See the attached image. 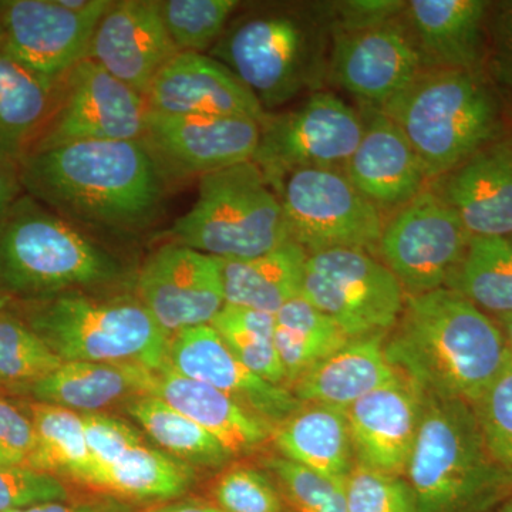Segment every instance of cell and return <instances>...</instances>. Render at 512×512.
Listing matches in <instances>:
<instances>
[{
    "mask_svg": "<svg viewBox=\"0 0 512 512\" xmlns=\"http://www.w3.org/2000/svg\"><path fill=\"white\" fill-rule=\"evenodd\" d=\"M23 191L60 217L111 231L157 220L168 177L144 140L80 141L20 160Z\"/></svg>",
    "mask_w": 512,
    "mask_h": 512,
    "instance_id": "6da1fadb",
    "label": "cell"
},
{
    "mask_svg": "<svg viewBox=\"0 0 512 512\" xmlns=\"http://www.w3.org/2000/svg\"><path fill=\"white\" fill-rule=\"evenodd\" d=\"M387 360L420 392L476 404L511 356L500 326L448 288L406 296L384 340Z\"/></svg>",
    "mask_w": 512,
    "mask_h": 512,
    "instance_id": "7a4b0ae2",
    "label": "cell"
},
{
    "mask_svg": "<svg viewBox=\"0 0 512 512\" xmlns=\"http://www.w3.org/2000/svg\"><path fill=\"white\" fill-rule=\"evenodd\" d=\"M423 394L404 478L417 512H490L512 495V473L494 460L473 406Z\"/></svg>",
    "mask_w": 512,
    "mask_h": 512,
    "instance_id": "3957f363",
    "label": "cell"
},
{
    "mask_svg": "<svg viewBox=\"0 0 512 512\" xmlns=\"http://www.w3.org/2000/svg\"><path fill=\"white\" fill-rule=\"evenodd\" d=\"M332 30V5L251 13L225 29L210 56L227 66L266 111L299 94L319 92L329 79Z\"/></svg>",
    "mask_w": 512,
    "mask_h": 512,
    "instance_id": "277c9868",
    "label": "cell"
},
{
    "mask_svg": "<svg viewBox=\"0 0 512 512\" xmlns=\"http://www.w3.org/2000/svg\"><path fill=\"white\" fill-rule=\"evenodd\" d=\"M123 275L116 256L28 194L0 218V295L42 301L111 285Z\"/></svg>",
    "mask_w": 512,
    "mask_h": 512,
    "instance_id": "5b68a950",
    "label": "cell"
},
{
    "mask_svg": "<svg viewBox=\"0 0 512 512\" xmlns=\"http://www.w3.org/2000/svg\"><path fill=\"white\" fill-rule=\"evenodd\" d=\"M410 141L430 181L498 138L497 101L483 74L427 69L382 107Z\"/></svg>",
    "mask_w": 512,
    "mask_h": 512,
    "instance_id": "8992f818",
    "label": "cell"
},
{
    "mask_svg": "<svg viewBox=\"0 0 512 512\" xmlns=\"http://www.w3.org/2000/svg\"><path fill=\"white\" fill-rule=\"evenodd\" d=\"M22 319L63 362L114 363L160 370L170 336L138 298L63 293L28 302Z\"/></svg>",
    "mask_w": 512,
    "mask_h": 512,
    "instance_id": "52a82bcc",
    "label": "cell"
},
{
    "mask_svg": "<svg viewBox=\"0 0 512 512\" xmlns=\"http://www.w3.org/2000/svg\"><path fill=\"white\" fill-rule=\"evenodd\" d=\"M170 235L221 261H248L292 241L281 201L254 161L201 177L197 201Z\"/></svg>",
    "mask_w": 512,
    "mask_h": 512,
    "instance_id": "ba28073f",
    "label": "cell"
},
{
    "mask_svg": "<svg viewBox=\"0 0 512 512\" xmlns=\"http://www.w3.org/2000/svg\"><path fill=\"white\" fill-rule=\"evenodd\" d=\"M269 184L281 201L292 241L308 254L339 248L377 254L386 217L343 168H299Z\"/></svg>",
    "mask_w": 512,
    "mask_h": 512,
    "instance_id": "9c48e42d",
    "label": "cell"
},
{
    "mask_svg": "<svg viewBox=\"0 0 512 512\" xmlns=\"http://www.w3.org/2000/svg\"><path fill=\"white\" fill-rule=\"evenodd\" d=\"M302 296L350 339L389 332L406 301L402 285L376 255L350 248L308 254Z\"/></svg>",
    "mask_w": 512,
    "mask_h": 512,
    "instance_id": "30bf717a",
    "label": "cell"
},
{
    "mask_svg": "<svg viewBox=\"0 0 512 512\" xmlns=\"http://www.w3.org/2000/svg\"><path fill=\"white\" fill-rule=\"evenodd\" d=\"M471 237L457 212L427 187L386 218L377 255L406 296L421 295L446 288Z\"/></svg>",
    "mask_w": 512,
    "mask_h": 512,
    "instance_id": "8fae6325",
    "label": "cell"
},
{
    "mask_svg": "<svg viewBox=\"0 0 512 512\" xmlns=\"http://www.w3.org/2000/svg\"><path fill=\"white\" fill-rule=\"evenodd\" d=\"M147 121L143 94L84 59L57 84L52 114L30 153L80 141L143 140Z\"/></svg>",
    "mask_w": 512,
    "mask_h": 512,
    "instance_id": "7c38bea8",
    "label": "cell"
},
{
    "mask_svg": "<svg viewBox=\"0 0 512 512\" xmlns=\"http://www.w3.org/2000/svg\"><path fill=\"white\" fill-rule=\"evenodd\" d=\"M363 133L362 111L319 90L301 107L261 123L254 163L269 183L299 168H343Z\"/></svg>",
    "mask_w": 512,
    "mask_h": 512,
    "instance_id": "4fadbf2b",
    "label": "cell"
},
{
    "mask_svg": "<svg viewBox=\"0 0 512 512\" xmlns=\"http://www.w3.org/2000/svg\"><path fill=\"white\" fill-rule=\"evenodd\" d=\"M400 13L375 22L333 20L329 80L363 107L382 109L427 70Z\"/></svg>",
    "mask_w": 512,
    "mask_h": 512,
    "instance_id": "5bb4252c",
    "label": "cell"
},
{
    "mask_svg": "<svg viewBox=\"0 0 512 512\" xmlns=\"http://www.w3.org/2000/svg\"><path fill=\"white\" fill-rule=\"evenodd\" d=\"M111 3L94 0L89 9L74 12L57 0H0V46L33 72L59 83L87 59Z\"/></svg>",
    "mask_w": 512,
    "mask_h": 512,
    "instance_id": "9a60e30c",
    "label": "cell"
},
{
    "mask_svg": "<svg viewBox=\"0 0 512 512\" xmlns=\"http://www.w3.org/2000/svg\"><path fill=\"white\" fill-rule=\"evenodd\" d=\"M136 291L170 338L211 325L225 305L221 259L175 242L165 245L138 272Z\"/></svg>",
    "mask_w": 512,
    "mask_h": 512,
    "instance_id": "2e32d148",
    "label": "cell"
},
{
    "mask_svg": "<svg viewBox=\"0 0 512 512\" xmlns=\"http://www.w3.org/2000/svg\"><path fill=\"white\" fill-rule=\"evenodd\" d=\"M143 140L168 178H201L254 160L261 123L248 117L167 116L148 111Z\"/></svg>",
    "mask_w": 512,
    "mask_h": 512,
    "instance_id": "e0dca14e",
    "label": "cell"
},
{
    "mask_svg": "<svg viewBox=\"0 0 512 512\" xmlns=\"http://www.w3.org/2000/svg\"><path fill=\"white\" fill-rule=\"evenodd\" d=\"M167 363L180 375L228 394L272 426L303 404L288 387L266 382L248 369L211 325L181 330L174 335L168 346Z\"/></svg>",
    "mask_w": 512,
    "mask_h": 512,
    "instance_id": "ac0fdd59",
    "label": "cell"
},
{
    "mask_svg": "<svg viewBox=\"0 0 512 512\" xmlns=\"http://www.w3.org/2000/svg\"><path fill=\"white\" fill-rule=\"evenodd\" d=\"M178 53L158 2L121 0L101 18L87 59L146 97L157 74Z\"/></svg>",
    "mask_w": 512,
    "mask_h": 512,
    "instance_id": "d6986e66",
    "label": "cell"
},
{
    "mask_svg": "<svg viewBox=\"0 0 512 512\" xmlns=\"http://www.w3.org/2000/svg\"><path fill=\"white\" fill-rule=\"evenodd\" d=\"M148 111L167 116L268 117L254 93L227 66L205 53L173 57L148 89Z\"/></svg>",
    "mask_w": 512,
    "mask_h": 512,
    "instance_id": "ffe728a7",
    "label": "cell"
},
{
    "mask_svg": "<svg viewBox=\"0 0 512 512\" xmlns=\"http://www.w3.org/2000/svg\"><path fill=\"white\" fill-rule=\"evenodd\" d=\"M421 410L423 394L400 373L349 406L346 417L356 463L404 477L419 431Z\"/></svg>",
    "mask_w": 512,
    "mask_h": 512,
    "instance_id": "44dd1931",
    "label": "cell"
},
{
    "mask_svg": "<svg viewBox=\"0 0 512 512\" xmlns=\"http://www.w3.org/2000/svg\"><path fill=\"white\" fill-rule=\"evenodd\" d=\"M362 109V137L343 171L383 214H393L426 190L430 180L400 127L382 110Z\"/></svg>",
    "mask_w": 512,
    "mask_h": 512,
    "instance_id": "7402d4cb",
    "label": "cell"
},
{
    "mask_svg": "<svg viewBox=\"0 0 512 512\" xmlns=\"http://www.w3.org/2000/svg\"><path fill=\"white\" fill-rule=\"evenodd\" d=\"M430 190L457 212L473 237H512V137L495 138Z\"/></svg>",
    "mask_w": 512,
    "mask_h": 512,
    "instance_id": "603a6c76",
    "label": "cell"
},
{
    "mask_svg": "<svg viewBox=\"0 0 512 512\" xmlns=\"http://www.w3.org/2000/svg\"><path fill=\"white\" fill-rule=\"evenodd\" d=\"M490 9L483 0H412L400 18L427 69L481 74Z\"/></svg>",
    "mask_w": 512,
    "mask_h": 512,
    "instance_id": "cb8c5ba5",
    "label": "cell"
},
{
    "mask_svg": "<svg viewBox=\"0 0 512 512\" xmlns=\"http://www.w3.org/2000/svg\"><path fill=\"white\" fill-rule=\"evenodd\" d=\"M211 434L232 458L247 456L272 440L274 426L215 387L190 379L165 365L154 370L150 394Z\"/></svg>",
    "mask_w": 512,
    "mask_h": 512,
    "instance_id": "d4e9b609",
    "label": "cell"
},
{
    "mask_svg": "<svg viewBox=\"0 0 512 512\" xmlns=\"http://www.w3.org/2000/svg\"><path fill=\"white\" fill-rule=\"evenodd\" d=\"M386 335L350 339L293 384L292 393L303 404H322L346 412L357 400L399 375L387 360Z\"/></svg>",
    "mask_w": 512,
    "mask_h": 512,
    "instance_id": "484cf974",
    "label": "cell"
},
{
    "mask_svg": "<svg viewBox=\"0 0 512 512\" xmlns=\"http://www.w3.org/2000/svg\"><path fill=\"white\" fill-rule=\"evenodd\" d=\"M154 370L114 363L63 362L55 372L29 384L35 402L80 413H99L106 407L150 394Z\"/></svg>",
    "mask_w": 512,
    "mask_h": 512,
    "instance_id": "4316f807",
    "label": "cell"
},
{
    "mask_svg": "<svg viewBox=\"0 0 512 512\" xmlns=\"http://www.w3.org/2000/svg\"><path fill=\"white\" fill-rule=\"evenodd\" d=\"M272 441L282 457L333 481H345L356 464L348 417L322 404H302L275 424Z\"/></svg>",
    "mask_w": 512,
    "mask_h": 512,
    "instance_id": "83f0119b",
    "label": "cell"
},
{
    "mask_svg": "<svg viewBox=\"0 0 512 512\" xmlns=\"http://www.w3.org/2000/svg\"><path fill=\"white\" fill-rule=\"evenodd\" d=\"M57 84L0 46V157L28 156L52 114Z\"/></svg>",
    "mask_w": 512,
    "mask_h": 512,
    "instance_id": "f1b7e54d",
    "label": "cell"
},
{
    "mask_svg": "<svg viewBox=\"0 0 512 512\" xmlns=\"http://www.w3.org/2000/svg\"><path fill=\"white\" fill-rule=\"evenodd\" d=\"M225 303L275 315L302 295L308 252L295 241L248 261H221Z\"/></svg>",
    "mask_w": 512,
    "mask_h": 512,
    "instance_id": "f546056e",
    "label": "cell"
},
{
    "mask_svg": "<svg viewBox=\"0 0 512 512\" xmlns=\"http://www.w3.org/2000/svg\"><path fill=\"white\" fill-rule=\"evenodd\" d=\"M191 483L190 466L141 441L106 466L94 468L84 484L121 497L165 500L184 494Z\"/></svg>",
    "mask_w": 512,
    "mask_h": 512,
    "instance_id": "4dcf8cb0",
    "label": "cell"
},
{
    "mask_svg": "<svg viewBox=\"0 0 512 512\" xmlns=\"http://www.w3.org/2000/svg\"><path fill=\"white\" fill-rule=\"evenodd\" d=\"M349 340L335 320L302 295L275 313V348L288 389Z\"/></svg>",
    "mask_w": 512,
    "mask_h": 512,
    "instance_id": "1f68e13d",
    "label": "cell"
},
{
    "mask_svg": "<svg viewBox=\"0 0 512 512\" xmlns=\"http://www.w3.org/2000/svg\"><path fill=\"white\" fill-rule=\"evenodd\" d=\"M456 291L494 319L512 313V242L510 238L471 237L447 281Z\"/></svg>",
    "mask_w": 512,
    "mask_h": 512,
    "instance_id": "d6a6232c",
    "label": "cell"
},
{
    "mask_svg": "<svg viewBox=\"0 0 512 512\" xmlns=\"http://www.w3.org/2000/svg\"><path fill=\"white\" fill-rule=\"evenodd\" d=\"M35 427L36 444L28 467L84 484L92 468L82 414L53 404L26 406Z\"/></svg>",
    "mask_w": 512,
    "mask_h": 512,
    "instance_id": "836d02e7",
    "label": "cell"
},
{
    "mask_svg": "<svg viewBox=\"0 0 512 512\" xmlns=\"http://www.w3.org/2000/svg\"><path fill=\"white\" fill-rule=\"evenodd\" d=\"M127 412L168 456L187 466L218 470L231 454L208 431L157 396H141L127 403Z\"/></svg>",
    "mask_w": 512,
    "mask_h": 512,
    "instance_id": "e575fe53",
    "label": "cell"
},
{
    "mask_svg": "<svg viewBox=\"0 0 512 512\" xmlns=\"http://www.w3.org/2000/svg\"><path fill=\"white\" fill-rule=\"evenodd\" d=\"M211 326L255 375L286 387L284 367L275 348V315L225 303Z\"/></svg>",
    "mask_w": 512,
    "mask_h": 512,
    "instance_id": "d590c367",
    "label": "cell"
},
{
    "mask_svg": "<svg viewBox=\"0 0 512 512\" xmlns=\"http://www.w3.org/2000/svg\"><path fill=\"white\" fill-rule=\"evenodd\" d=\"M237 0H165L158 2L161 18L178 52L211 50L227 29Z\"/></svg>",
    "mask_w": 512,
    "mask_h": 512,
    "instance_id": "8d00e7d4",
    "label": "cell"
},
{
    "mask_svg": "<svg viewBox=\"0 0 512 512\" xmlns=\"http://www.w3.org/2000/svg\"><path fill=\"white\" fill-rule=\"evenodd\" d=\"M62 363L25 320L0 311V382L32 384Z\"/></svg>",
    "mask_w": 512,
    "mask_h": 512,
    "instance_id": "74e56055",
    "label": "cell"
},
{
    "mask_svg": "<svg viewBox=\"0 0 512 512\" xmlns=\"http://www.w3.org/2000/svg\"><path fill=\"white\" fill-rule=\"evenodd\" d=\"M349 512H417L406 478L355 464L343 484Z\"/></svg>",
    "mask_w": 512,
    "mask_h": 512,
    "instance_id": "f35d334b",
    "label": "cell"
},
{
    "mask_svg": "<svg viewBox=\"0 0 512 512\" xmlns=\"http://www.w3.org/2000/svg\"><path fill=\"white\" fill-rule=\"evenodd\" d=\"M473 409L491 456L512 473V352L507 365Z\"/></svg>",
    "mask_w": 512,
    "mask_h": 512,
    "instance_id": "ab89813d",
    "label": "cell"
},
{
    "mask_svg": "<svg viewBox=\"0 0 512 512\" xmlns=\"http://www.w3.org/2000/svg\"><path fill=\"white\" fill-rule=\"evenodd\" d=\"M214 497L224 512H284L281 491L254 467H229L215 483Z\"/></svg>",
    "mask_w": 512,
    "mask_h": 512,
    "instance_id": "60d3db41",
    "label": "cell"
},
{
    "mask_svg": "<svg viewBox=\"0 0 512 512\" xmlns=\"http://www.w3.org/2000/svg\"><path fill=\"white\" fill-rule=\"evenodd\" d=\"M265 463L281 485L282 497L293 512L315 510L330 500L345 483L329 480L286 457H272Z\"/></svg>",
    "mask_w": 512,
    "mask_h": 512,
    "instance_id": "b9f144b4",
    "label": "cell"
},
{
    "mask_svg": "<svg viewBox=\"0 0 512 512\" xmlns=\"http://www.w3.org/2000/svg\"><path fill=\"white\" fill-rule=\"evenodd\" d=\"M69 497L59 478L29 467L0 466V512L64 503Z\"/></svg>",
    "mask_w": 512,
    "mask_h": 512,
    "instance_id": "7bdbcfd3",
    "label": "cell"
},
{
    "mask_svg": "<svg viewBox=\"0 0 512 512\" xmlns=\"http://www.w3.org/2000/svg\"><path fill=\"white\" fill-rule=\"evenodd\" d=\"M483 66L512 103V2L498 3L491 19L488 16Z\"/></svg>",
    "mask_w": 512,
    "mask_h": 512,
    "instance_id": "ee69618b",
    "label": "cell"
},
{
    "mask_svg": "<svg viewBox=\"0 0 512 512\" xmlns=\"http://www.w3.org/2000/svg\"><path fill=\"white\" fill-rule=\"evenodd\" d=\"M80 414H82L87 446H89L90 456H92V468H90L89 476L94 468L106 466L119 456L121 451L144 441L134 427H131L126 421L110 416V414L101 412Z\"/></svg>",
    "mask_w": 512,
    "mask_h": 512,
    "instance_id": "f6af8a7d",
    "label": "cell"
},
{
    "mask_svg": "<svg viewBox=\"0 0 512 512\" xmlns=\"http://www.w3.org/2000/svg\"><path fill=\"white\" fill-rule=\"evenodd\" d=\"M36 436L28 412L0 397V466L28 467Z\"/></svg>",
    "mask_w": 512,
    "mask_h": 512,
    "instance_id": "bcb514c9",
    "label": "cell"
},
{
    "mask_svg": "<svg viewBox=\"0 0 512 512\" xmlns=\"http://www.w3.org/2000/svg\"><path fill=\"white\" fill-rule=\"evenodd\" d=\"M23 191L20 161L0 157V218L19 200Z\"/></svg>",
    "mask_w": 512,
    "mask_h": 512,
    "instance_id": "7dc6e473",
    "label": "cell"
},
{
    "mask_svg": "<svg viewBox=\"0 0 512 512\" xmlns=\"http://www.w3.org/2000/svg\"><path fill=\"white\" fill-rule=\"evenodd\" d=\"M12 512H131L126 505L119 503H96L83 505H69L64 503H46L33 505Z\"/></svg>",
    "mask_w": 512,
    "mask_h": 512,
    "instance_id": "c3c4849f",
    "label": "cell"
},
{
    "mask_svg": "<svg viewBox=\"0 0 512 512\" xmlns=\"http://www.w3.org/2000/svg\"><path fill=\"white\" fill-rule=\"evenodd\" d=\"M147 512H224L218 507L202 503H178L167 505V507L156 508Z\"/></svg>",
    "mask_w": 512,
    "mask_h": 512,
    "instance_id": "681fc988",
    "label": "cell"
},
{
    "mask_svg": "<svg viewBox=\"0 0 512 512\" xmlns=\"http://www.w3.org/2000/svg\"><path fill=\"white\" fill-rule=\"evenodd\" d=\"M306 512H349L348 505H346L345 491H343V485L342 487L339 488L338 491H336L335 495H333V497L330 498V500L326 501L325 504L320 505V507L315 508V510Z\"/></svg>",
    "mask_w": 512,
    "mask_h": 512,
    "instance_id": "f907efd6",
    "label": "cell"
},
{
    "mask_svg": "<svg viewBox=\"0 0 512 512\" xmlns=\"http://www.w3.org/2000/svg\"><path fill=\"white\" fill-rule=\"evenodd\" d=\"M495 322L500 326L501 332H503L505 340H507L508 348L512 352V313L511 315L503 316V318L495 319Z\"/></svg>",
    "mask_w": 512,
    "mask_h": 512,
    "instance_id": "816d5d0a",
    "label": "cell"
},
{
    "mask_svg": "<svg viewBox=\"0 0 512 512\" xmlns=\"http://www.w3.org/2000/svg\"><path fill=\"white\" fill-rule=\"evenodd\" d=\"M490 512H512V495L504 500L503 503L498 504L497 507L493 508Z\"/></svg>",
    "mask_w": 512,
    "mask_h": 512,
    "instance_id": "f5cc1de1",
    "label": "cell"
},
{
    "mask_svg": "<svg viewBox=\"0 0 512 512\" xmlns=\"http://www.w3.org/2000/svg\"><path fill=\"white\" fill-rule=\"evenodd\" d=\"M510 241L512 242V237L510 238Z\"/></svg>",
    "mask_w": 512,
    "mask_h": 512,
    "instance_id": "db71d44e",
    "label": "cell"
}]
</instances>
